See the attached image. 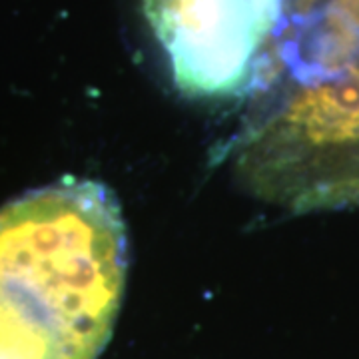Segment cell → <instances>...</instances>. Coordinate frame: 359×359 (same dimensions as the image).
<instances>
[{
	"label": "cell",
	"mask_w": 359,
	"mask_h": 359,
	"mask_svg": "<svg viewBox=\"0 0 359 359\" xmlns=\"http://www.w3.org/2000/svg\"><path fill=\"white\" fill-rule=\"evenodd\" d=\"M128 278L108 186L66 178L0 210V359H96Z\"/></svg>",
	"instance_id": "cell-1"
},
{
	"label": "cell",
	"mask_w": 359,
	"mask_h": 359,
	"mask_svg": "<svg viewBox=\"0 0 359 359\" xmlns=\"http://www.w3.org/2000/svg\"><path fill=\"white\" fill-rule=\"evenodd\" d=\"M140 8L186 96L240 98L271 82L285 0H140Z\"/></svg>",
	"instance_id": "cell-2"
},
{
	"label": "cell",
	"mask_w": 359,
	"mask_h": 359,
	"mask_svg": "<svg viewBox=\"0 0 359 359\" xmlns=\"http://www.w3.org/2000/svg\"><path fill=\"white\" fill-rule=\"evenodd\" d=\"M323 0H285V20L313 13Z\"/></svg>",
	"instance_id": "cell-3"
}]
</instances>
